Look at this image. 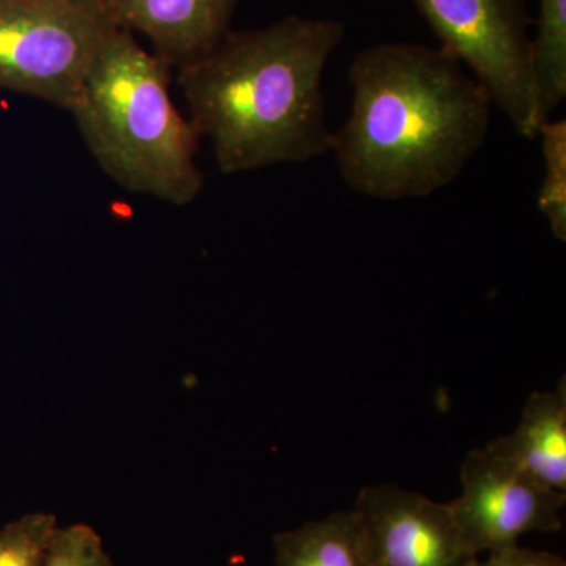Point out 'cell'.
<instances>
[{
  "instance_id": "1",
  "label": "cell",
  "mask_w": 566,
  "mask_h": 566,
  "mask_svg": "<svg viewBox=\"0 0 566 566\" xmlns=\"http://www.w3.org/2000/svg\"><path fill=\"white\" fill-rule=\"evenodd\" d=\"M353 106L331 151L353 191L420 199L452 185L486 144L485 88L441 48L381 43L348 70Z\"/></svg>"
},
{
  "instance_id": "2",
  "label": "cell",
  "mask_w": 566,
  "mask_h": 566,
  "mask_svg": "<svg viewBox=\"0 0 566 566\" xmlns=\"http://www.w3.org/2000/svg\"><path fill=\"white\" fill-rule=\"evenodd\" d=\"M345 32L342 21L293 14L232 31L177 70L189 120L211 140L221 172L307 163L331 151L322 82Z\"/></svg>"
},
{
  "instance_id": "3",
  "label": "cell",
  "mask_w": 566,
  "mask_h": 566,
  "mask_svg": "<svg viewBox=\"0 0 566 566\" xmlns=\"http://www.w3.org/2000/svg\"><path fill=\"white\" fill-rule=\"evenodd\" d=\"M170 69L134 33L112 25L93 55L71 114L93 158L112 180L163 202L202 192L200 134L170 96Z\"/></svg>"
},
{
  "instance_id": "4",
  "label": "cell",
  "mask_w": 566,
  "mask_h": 566,
  "mask_svg": "<svg viewBox=\"0 0 566 566\" xmlns=\"http://www.w3.org/2000/svg\"><path fill=\"white\" fill-rule=\"evenodd\" d=\"M438 36L524 139L543 125L527 0H415Z\"/></svg>"
},
{
  "instance_id": "5",
  "label": "cell",
  "mask_w": 566,
  "mask_h": 566,
  "mask_svg": "<svg viewBox=\"0 0 566 566\" xmlns=\"http://www.w3.org/2000/svg\"><path fill=\"white\" fill-rule=\"evenodd\" d=\"M112 25L95 0H0V87L71 111Z\"/></svg>"
},
{
  "instance_id": "6",
  "label": "cell",
  "mask_w": 566,
  "mask_h": 566,
  "mask_svg": "<svg viewBox=\"0 0 566 566\" xmlns=\"http://www.w3.org/2000/svg\"><path fill=\"white\" fill-rule=\"evenodd\" d=\"M463 493L449 502L469 554L517 545L528 532H558L566 493L543 485L490 450H472L461 465Z\"/></svg>"
},
{
  "instance_id": "7",
  "label": "cell",
  "mask_w": 566,
  "mask_h": 566,
  "mask_svg": "<svg viewBox=\"0 0 566 566\" xmlns=\"http://www.w3.org/2000/svg\"><path fill=\"white\" fill-rule=\"evenodd\" d=\"M371 566H471L449 504L397 485L367 486L354 506Z\"/></svg>"
},
{
  "instance_id": "8",
  "label": "cell",
  "mask_w": 566,
  "mask_h": 566,
  "mask_svg": "<svg viewBox=\"0 0 566 566\" xmlns=\"http://www.w3.org/2000/svg\"><path fill=\"white\" fill-rule=\"evenodd\" d=\"M104 17L142 33L172 70L200 61L232 32L238 0H95Z\"/></svg>"
},
{
  "instance_id": "9",
  "label": "cell",
  "mask_w": 566,
  "mask_h": 566,
  "mask_svg": "<svg viewBox=\"0 0 566 566\" xmlns=\"http://www.w3.org/2000/svg\"><path fill=\"white\" fill-rule=\"evenodd\" d=\"M486 449L512 461L543 485L566 493L565 378L554 390L531 394L516 430L494 439Z\"/></svg>"
},
{
  "instance_id": "10",
  "label": "cell",
  "mask_w": 566,
  "mask_h": 566,
  "mask_svg": "<svg viewBox=\"0 0 566 566\" xmlns=\"http://www.w3.org/2000/svg\"><path fill=\"white\" fill-rule=\"evenodd\" d=\"M277 566H371L356 512H337L274 536Z\"/></svg>"
},
{
  "instance_id": "11",
  "label": "cell",
  "mask_w": 566,
  "mask_h": 566,
  "mask_svg": "<svg viewBox=\"0 0 566 566\" xmlns=\"http://www.w3.org/2000/svg\"><path fill=\"white\" fill-rule=\"evenodd\" d=\"M534 65L539 117L551 120L566 96V0H538Z\"/></svg>"
},
{
  "instance_id": "12",
  "label": "cell",
  "mask_w": 566,
  "mask_h": 566,
  "mask_svg": "<svg viewBox=\"0 0 566 566\" xmlns=\"http://www.w3.org/2000/svg\"><path fill=\"white\" fill-rule=\"evenodd\" d=\"M545 178L539 186L536 205L545 216L551 233L566 241V122L547 120L539 126Z\"/></svg>"
},
{
  "instance_id": "13",
  "label": "cell",
  "mask_w": 566,
  "mask_h": 566,
  "mask_svg": "<svg viewBox=\"0 0 566 566\" xmlns=\"http://www.w3.org/2000/svg\"><path fill=\"white\" fill-rule=\"evenodd\" d=\"M57 517L29 513L0 527V566H43Z\"/></svg>"
},
{
  "instance_id": "14",
  "label": "cell",
  "mask_w": 566,
  "mask_h": 566,
  "mask_svg": "<svg viewBox=\"0 0 566 566\" xmlns=\"http://www.w3.org/2000/svg\"><path fill=\"white\" fill-rule=\"evenodd\" d=\"M43 566H115L95 528L85 524L57 526Z\"/></svg>"
},
{
  "instance_id": "15",
  "label": "cell",
  "mask_w": 566,
  "mask_h": 566,
  "mask_svg": "<svg viewBox=\"0 0 566 566\" xmlns=\"http://www.w3.org/2000/svg\"><path fill=\"white\" fill-rule=\"evenodd\" d=\"M471 566H566V562L556 554L526 549L516 545L490 553L485 562L476 558Z\"/></svg>"
}]
</instances>
